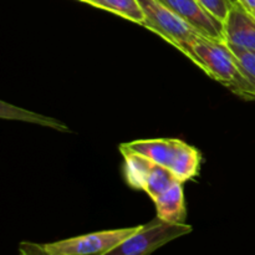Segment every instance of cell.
Instances as JSON below:
<instances>
[{"mask_svg":"<svg viewBox=\"0 0 255 255\" xmlns=\"http://www.w3.org/2000/svg\"><path fill=\"white\" fill-rule=\"evenodd\" d=\"M252 14H253V15H254V17H255V11H253V12H252Z\"/></svg>","mask_w":255,"mask_h":255,"instance_id":"obj_17","label":"cell"},{"mask_svg":"<svg viewBox=\"0 0 255 255\" xmlns=\"http://www.w3.org/2000/svg\"><path fill=\"white\" fill-rule=\"evenodd\" d=\"M79 1L86 2V4H90V5H92V4H94V1H95V0H79Z\"/></svg>","mask_w":255,"mask_h":255,"instance_id":"obj_16","label":"cell"},{"mask_svg":"<svg viewBox=\"0 0 255 255\" xmlns=\"http://www.w3.org/2000/svg\"><path fill=\"white\" fill-rule=\"evenodd\" d=\"M174 14L188 22L201 35L214 40L226 42L224 24L209 14L197 0H159Z\"/></svg>","mask_w":255,"mask_h":255,"instance_id":"obj_7","label":"cell"},{"mask_svg":"<svg viewBox=\"0 0 255 255\" xmlns=\"http://www.w3.org/2000/svg\"><path fill=\"white\" fill-rule=\"evenodd\" d=\"M92 6L114 12L124 19L136 22L142 26L146 20L143 9L139 5L138 0H95Z\"/></svg>","mask_w":255,"mask_h":255,"instance_id":"obj_10","label":"cell"},{"mask_svg":"<svg viewBox=\"0 0 255 255\" xmlns=\"http://www.w3.org/2000/svg\"><path fill=\"white\" fill-rule=\"evenodd\" d=\"M207 11L224 24L236 0H197Z\"/></svg>","mask_w":255,"mask_h":255,"instance_id":"obj_13","label":"cell"},{"mask_svg":"<svg viewBox=\"0 0 255 255\" xmlns=\"http://www.w3.org/2000/svg\"><path fill=\"white\" fill-rule=\"evenodd\" d=\"M157 209V218L171 224H184L187 218L184 206L183 182L173 184L168 191L154 199Z\"/></svg>","mask_w":255,"mask_h":255,"instance_id":"obj_9","label":"cell"},{"mask_svg":"<svg viewBox=\"0 0 255 255\" xmlns=\"http://www.w3.org/2000/svg\"><path fill=\"white\" fill-rule=\"evenodd\" d=\"M228 46L234 54V56L237 57V60H238L241 69L243 70L246 76L248 77L249 81L252 82L255 89V51L241 49V47L233 46V45H228Z\"/></svg>","mask_w":255,"mask_h":255,"instance_id":"obj_12","label":"cell"},{"mask_svg":"<svg viewBox=\"0 0 255 255\" xmlns=\"http://www.w3.org/2000/svg\"><path fill=\"white\" fill-rule=\"evenodd\" d=\"M139 227L95 232L42 246L51 255H102L136 233Z\"/></svg>","mask_w":255,"mask_h":255,"instance_id":"obj_6","label":"cell"},{"mask_svg":"<svg viewBox=\"0 0 255 255\" xmlns=\"http://www.w3.org/2000/svg\"><path fill=\"white\" fill-rule=\"evenodd\" d=\"M226 44L255 51V17L241 2L234 1L224 21Z\"/></svg>","mask_w":255,"mask_h":255,"instance_id":"obj_8","label":"cell"},{"mask_svg":"<svg viewBox=\"0 0 255 255\" xmlns=\"http://www.w3.org/2000/svg\"><path fill=\"white\" fill-rule=\"evenodd\" d=\"M241 4L244 5L251 12L255 11V0H241Z\"/></svg>","mask_w":255,"mask_h":255,"instance_id":"obj_15","label":"cell"},{"mask_svg":"<svg viewBox=\"0 0 255 255\" xmlns=\"http://www.w3.org/2000/svg\"><path fill=\"white\" fill-rule=\"evenodd\" d=\"M192 231L193 228L186 223L171 224L156 218L139 227L136 233L102 255H151L161 247L179 237L187 236Z\"/></svg>","mask_w":255,"mask_h":255,"instance_id":"obj_5","label":"cell"},{"mask_svg":"<svg viewBox=\"0 0 255 255\" xmlns=\"http://www.w3.org/2000/svg\"><path fill=\"white\" fill-rule=\"evenodd\" d=\"M120 152L125 159V177L132 188L142 189L152 199H156L173 184L181 182L178 177L166 167L151 161L142 154L134 153L120 144Z\"/></svg>","mask_w":255,"mask_h":255,"instance_id":"obj_4","label":"cell"},{"mask_svg":"<svg viewBox=\"0 0 255 255\" xmlns=\"http://www.w3.org/2000/svg\"><path fill=\"white\" fill-rule=\"evenodd\" d=\"M1 111H0V116L1 119L7 120H19V121L31 122V124L41 125V126L51 127V128L60 129V131H69L66 126L62 122L57 121L55 119H50V117L42 116V115L35 114V112L27 111V110L19 109L16 106L6 104V102H1Z\"/></svg>","mask_w":255,"mask_h":255,"instance_id":"obj_11","label":"cell"},{"mask_svg":"<svg viewBox=\"0 0 255 255\" xmlns=\"http://www.w3.org/2000/svg\"><path fill=\"white\" fill-rule=\"evenodd\" d=\"M193 62L209 77L246 101H255V89L226 42L198 36L192 45Z\"/></svg>","mask_w":255,"mask_h":255,"instance_id":"obj_1","label":"cell"},{"mask_svg":"<svg viewBox=\"0 0 255 255\" xmlns=\"http://www.w3.org/2000/svg\"><path fill=\"white\" fill-rule=\"evenodd\" d=\"M138 2L146 17L143 26L159 35L193 61L192 45L201 34L159 0H138Z\"/></svg>","mask_w":255,"mask_h":255,"instance_id":"obj_3","label":"cell"},{"mask_svg":"<svg viewBox=\"0 0 255 255\" xmlns=\"http://www.w3.org/2000/svg\"><path fill=\"white\" fill-rule=\"evenodd\" d=\"M236 1H238V2H241V0H236Z\"/></svg>","mask_w":255,"mask_h":255,"instance_id":"obj_18","label":"cell"},{"mask_svg":"<svg viewBox=\"0 0 255 255\" xmlns=\"http://www.w3.org/2000/svg\"><path fill=\"white\" fill-rule=\"evenodd\" d=\"M19 255H51L42 244L32 242H21L19 244Z\"/></svg>","mask_w":255,"mask_h":255,"instance_id":"obj_14","label":"cell"},{"mask_svg":"<svg viewBox=\"0 0 255 255\" xmlns=\"http://www.w3.org/2000/svg\"><path fill=\"white\" fill-rule=\"evenodd\" d=\"M121 146L166 167L183 183L194 178L201 167V152L181 139H138Z\"/></svg>","mask_w":255,"mask_h":255,"instance_id":"obj_2","label":"cell"}]
</instances>
